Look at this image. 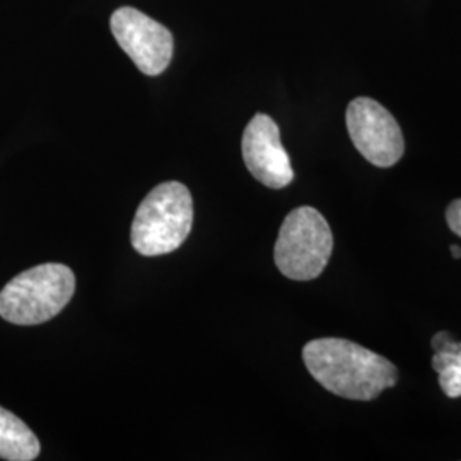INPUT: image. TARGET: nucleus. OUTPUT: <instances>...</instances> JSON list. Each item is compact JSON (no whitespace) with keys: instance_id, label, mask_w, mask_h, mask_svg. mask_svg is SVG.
I'll return each mask as SVG.
<instances>
[{"instance_id":"obj_4","label":"nucleus","mask_w":461,"mask_h":461,"mask_svg":"<svg viewBox=\"0 0 461 461\" xmlns=\"http://www.w3.org/2000/svg\"><path fill=\"white\" fill-rule=\"evenodd\" d=\"M333 251L329 222L313 207H297L280 226L274 260L284 277L313 280L321 276Z\"/></svg>"},{"instance_id":"obj_1","label":"nucleus","mask_w":461,"mask_h":461,"mask_svg":"<svg viewBox=\"0 0 461 461\" xmlns=\"http://www.w3.org/2000/svg\"><path fill=\"white\" fill-rule=\"evenodd\" d=\"M310 375L325 390L347 400L371 402L398 381L395 364L346 339H316L303 348Z\"/></svg>"},{"instance_id":"obj_10","label":"nucleus","mask_w":461,"mask_h":461,"mask_svg":"<svg viewBox=\"0 0 461 461\" xmlns=\"http://www.w3.org/2000/svg\"><path fill=\"white\" fill-rule=\"evenodd\" d=\"M434 352H460L461 342L455 340L449 331H438L432 337Z\"/></svg>"},{"instance_id":"obj_5","label":"nucleus","mask_w":461,"mask_h":461,"mask_svg":"<svg viewBox=\"0 0 461 461\" xmlns=\"http://www.w3.org/2000/svg\"><path fill=\"white\" fill-rule=\"evenodd\" d=\"M346 118L352 144L371 165L392 167L402 159L403 133L393 115L378 101L354 99L347 108Z\"/></svg>"},{"instance_id":"obj_6","label":"nucleus","mask_w":461,"mask_h":461,"mask_svg":"<svg viewBox=\"0 0 461 461\" xmlns=\"http://www.w3.org/2000/svg\"><path fill=\"white\" fill-rule=\"evenodd\" d=\"M110 26L116 43L142 74L165 72L173 59V34L167 28L133 7L115 11Z\"/></svg>"},{"instance_id":"obj_2","label":"nucleus","mask_w":461,"mask_h":461,"mask_svg":"<svg viewBox=\"0 0 461 461\" xmlns=\"http://www.w3.org/2000/svg\"><path fill=\"white\" fill-rule=\"evenodd\" d=\"M194 224V200L180 182L149 192L133 217L132 245L144 257H159L182 247Z\"/></svg>"},{"instance_id":"obj_3","label":"nucleus","mask_w":461,"mask_h":461,"mask_svg":"<svg viewBox=\"0 0 461 461\" xmlns=\"http://www.w3.org/2000/svg\"><path fill=\"white\" fill-rule=\"evenodd\" d=\"M76 291L74 272L43 264L16 276L0 291V316L14 325H40L60 313Z\"/></svg>"},{"instance_id":"obj_7","label":"nucleus","mask_w":461,"mask_h":461,"mask_svg":"<svg viewBox=\"0 0 461 461\" xmlns=\"http://www.w3.org/2000/svg\"><path fill=\"white\" fill-rule=\"evenodd\" d=\"M241 149L248 171L265 186L280 190L294 180L289 154L280 142L279 127L270 116L258 113L251 118Z\"/></svg>"},{"instance_id":"obj_11","label":"nucleus","mask_w":461,"mask_h":461,"mask_svg":"<svg viewBox=\"0 0 461 461\" xmlns=\"http://www.w3.org/2000/svg\"><path fill=\"white\" fill-rule=\"evenodd\" d=\"M446 221L449 230L461 238V198L453 200L446 209Z\"/></svg>"},{"instance_id":"obj_12","label":"nucleus","mask_w":461,"mask_h":461,"mask_svg":"<svg viewBox=\"0 0 461 461\" xmlns=\"http://www.w3.org/2000/svg\"><path fill=\"white\" fill-rule=\"evenodd\" d=\"M451 255L455 258H461V248L458 245H451Z\"/></svg>"},{"instance_id":"obj_9","label":"nucleus","mask_w":461,"mask_h":461,"mask_svg":"<svg viewBox=\"0 0 461 461\" xmlns=\"http://www.w3.org/2000/svg\"><path fill=\"white\" fill-rule=\"evenodd\" d=\"M432 367L439 376V386L447 398L461 396V350L460 352H434Z\"/></svg>"},{"instance_id":"obj_8","label":"nucleus","mask_w":461,"mask_h":461,"mask_svg":"<svg viewBox=\"0 0 461 461\" xmlns=\"http://www.w3.org/2000/svg\"><path fill=\"white\" fill-rule=\"evenodd\" d=\"M40 441L17 415L0 407V458L9 461L36 460Z\"/></svg>"}]
</instances>
